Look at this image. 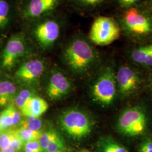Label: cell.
<instances>
[{
	"instance_id": "1",
	"label": "cell",
	"mask_w": 152,
	"mask_h": 152,
	"mask_svg": "<svg viewBox=\"0 0 152 152\" xmlns=\"http://www.w3.org/2000/svg\"><path fill=\"white\" fill-rule=\"evenodd\" d=\"M152 124V117L148 109L142 104L127 107L118 116L115 127L122 136L135 138L144 136Z\"/></svg>"
},
{
	"instance_id": "2",
	"label": "cell",
	"mask_w": 152,
	"mask_h": 152,
	"mask_svg": "<svg viewBox=\"0 0 152 152\" xmlns=\"http://www.w3.org/2000/svg\"><path fill=\"white\" fill-rule=\"evenodd\" d=\"M121 26L127 36L135 40L152 37V12L145 9L131 7L124 12Z\"/></svg>"
},
{
	"instance_id": "3",
	"label": "cell",
	"mask_w": 152,
	"mask_h": 152,
	"mask_svg": "<svg viewBox=\"0 0 152 152\" xmlns=\"http://www.w3.org/2000/svg\"><path fill=\"white\" fill-rule=\"evenodd\" d=\"M65 63L74 72L83 74L88 71L96 60V53L88 42L83 38L73 40L64 53Z\"/></svg>"
},
{
	"instance_id": "4",
	"label": "cell",
	"mask_w": 152,
	"mask_h": 152,
	"mask_svg": "<svg viewBox=\"0 0 152 152\" xmlns=\"http://www.w3.org/2000/svg\"><path fill=\"white\" fill-rule=\"evenodd\" d=\"M94 100L104 107L114 103L118 96L116 73L111 66L106 67L98 76L91 88Z\"/></svg>"
},
{
	"instance_id": "5",
	"label": "cell",
	"mask_w": 152,
	"mask_h": 152,
	"mask_svg": "<svg viewBox=\"0 0 152 152\" xmlns=\"http://www.w3.org/2000/svg\"><path fill=\"white\" fill-rule=\"evenodd\" d=\"M60 124L63 130L73 138L80 140L90 135L92 129V121L85 112L73 109L60 116Z\"/></svg>"
},
{
	"instance_id": "6",
	"label": "cell",
	"mask_w": 152,
	"mask_h": 152,
	"mask_svg": "<svg viewBox=\"0 0 152 152\" xmlns=\"http://www.w3.org/2000/svg\"><path fill=\"white\" fill-rule=\"evenodd\" d=\"M118 96L121 100L134 97L140 91L143 79L140 73L134 68L123 65L116 73Z\"/></svg>"
},
{
	"instance_id": "7",
	"label": "cell",
	"mask_w": 152,
	"mask_h": 152,
	"mask_svg": "<svg viewBox=\"0 0 152 152\" xmlns=\"http://www.w3.org/2000/svg\"><path fill=\"white\" fill-rule=\"evenodd\" d=\"M120 32L119 25L113 19L107 16H99L92 23L89 38L94 44L106 46L119 38Z\"/></svg>"
},
{
	"instance_id": "8",
	"label": "cell",
	"mask_w": 152,
	"mask_h": 152,
	"mask_svg": "<svg viewBox=\"0 0 152 152\" xmlns=\"http://www.w3.org/2000/svg\"><path fill=\"white\" fill-rule=\"evenodd\" d=\"M27 46L20 36L11 37L7 42L2 56V65L6 69H10L20 58L24 55Z\"/></svg>"
},
{
	"instance_id": "9",
	"label": "cell",
	"mask_w": 152,
	"mask_h": 152,
	"mask_svg": "<svg viewBox=\"0 0 152 152\" xmlns=\"http://www.w3.org/2000/svg\"><path fill=\"white\" fill-rule=\"evenodd\" d=\"M59 34V25L53 20H48L39 24L34 29L36 38L44 47L51 46L58 38Z\"/></svg>"
},
{
	"instance_id": "10",
	"label": "cell",
	"mask_w": 152,
	"mask_h": 152,
	"mask_svg": "<svg viewBox=\"0 0 152 152\" xmlns=\"http://www.w3.org/2000/svg\"><path fill=\"white\" fill-rule=\"evenodd\" d=\"M44 70V63L41 60L34 59L23 63L16 71L15 75L20 81L30 83L38 80Z\"/></svg>"
},
{
	"instance_id": "11",
	"label": "cell",
	"mask_w": 152,
	"mask_h": 152,
	"mask_svg": "<svg viewBox=\"0 0 152 152\" xmlns=\"http://www.w3.org/2000/svg\"><path fill=\"white\" fill-rule=\"evenodd\" d=\"M71 82L68 78L59 72H56L51 76L46 92L49 98L56 100L67 95L71 90Z\"/></svg>"
},
{
	"instance_id": "12",
	"label": "cell",
	"mask_w": 152,
	"mask_h": 152,
	"mask_svg": "<svg viewBox=\"0 0 152 152\" xmlns=\"http://www.w3.org/2000/svg\"><path fill=\"white\" fill-rule=\"evenodd\" d=\"M59 2V0H31L27 7L26 14L33 18L42 16L53 10Z\"/></svg>"
},
{
	"instance_id": "13",
	"label": "cell",
	"mask_w": 152,
	"mask_h": 152,
	"mask_svg": "<svg viewBox=\"0 0 152 152\" xmlns=\"http://www.w3.org/2000/svg\"><path fill=\"white\" fill-rule=\"evenodd\" d=\"M48 108V103L44 99L34 96L26 102L20 112L25 117L32 115L39 117L47 111Z\"/></svg>"
},
{
	"instance_id": "14",
	"label": "cell",
	"mask_w": 152,
	"mask_h": 152,
	"mask_svg": "<svg viewBox=\"0 0 152 152\" xmlns=\"http://www.w3.org/2000/svg\"><path fill=\"white\" fill-rule=\"evenodd\" d=\"M21 113L14 105H10L0 114V132L20 124Z\"/></svg>"
},
{
	"instance_id": "15",
	"label": "cell",
	"mask_w": 152,
	"mask_h": 152,
	"mask_svg": "<svg viewBox=\"0 0 152 152\" xmlns=\"http://www.w3.org/2000/svg\"><path fill=\"white\" fill-rule=\"evenodd\" d=\"M131 60L139 65L152 67V44L133 49L130 53Z\"/></svg>"
},
{
	"instance_id": "16",
	"label": "cell",
	"mask_w": 152,
	"mask_h": 152,
	"mask_svg": "<svg viewBox=\"0 0 152 152\" xmlns=\"http://www.w3.org/2000/svg\"><path fill=\"white\" fill-rule=\"evenodd\" d=\"M98 152H129L110 136H104L98 141Z\"/></svg>"
},
{
	"instance_id": "17",
	"label": "cell",
	"mask_w": 152,
	"mask_h": 152,
	"mask_svg": "<svg viewBox=\"0 0 152 152\" xmlns=\"http://www.w3.org/2000/svg\"><path fill=\"white\" fill-rule=\"evenodd\" d=\"M15 86L10 81L0 82V105L5 106L15 96Z\"/></svg>"
},
{
	"instance_id": "18",
	"label": "cell",
	"mask_w": 152,
	"mask_h": 152,
	"mask_svg": "<svg viewBox=\"0 0 152 152\" xmlns=\"http://www.w3.org/2000/svg\"><path fill=\"white\" fill-rule=\"evenodd\" d=\"M20 127L29 129L31 130L41 131L42 127L43 122L39 117H36L32 115L25 117L23 120H21Z\"/></svg>"
},
{
	"instance_id": "19",
	"label": "cell",
	"mask_w": 152,
	"mask_h": 152,
	"mask_svg": "<svg viewBox=\"0 0 152 152\" xmlns=\"http://www.w3.org/2000/svg\"><path fill=\"white\" fill-rule=\"evenodd\" d=\"M16 131L24 143L29 141L38 140L42 133L41 131L31 130L23 127H19L16 129Z\"/></svg>"
},
{
	"instance_id": "20",
	"label": "cell",
	"mask_w": 152,
	"mask_h": 152,
	"mask_svg": "<svg viewBox=\"0 0 152 152\" xmlns=\"http://www.w3.org/2000/svg\"><path fill=\"white\" fill-rule=\"evenodd\" d=\"M15 129H9L0 132V151L10 148Z\"/></svg>"
},
{
	"instance_id": "21",
	"label": "cell",
	"mask_w": 152,
	"mask_h": 152,
	"mask_svg": "<svg viewBox=\"0 0 152 152\" xmlns=\"http://www.w3.org/2000/svg\"><path fill=\"white\" fill-rule=\"evenodd\" d=\"M59 134L56 131L53 130L47 131L42 133L38 141L40 144L42 152H46L49 144Z\"/></svg>"
},
{
	"instance_id": "22",
	"label": "cell",
	"mask_w": 152,
	"mask_h": 152,
	"mask_svg": "<svg viewBox=\"0 0 152 152\" xmlns=\"http://www.w3.org/2000/svg\"><path fill=\"white\" fill-rule=\"evenodd\" d=\"M10 6L5 0H0V28L5 26L9 20Z\"/></svg>"
},
{
	"instance_id": "23",
	"label": "cell",
	"mask_w": 152,
	"mask_h": 152,
	"mask_svg": "<svg viewBox=\"0 0 152 152\" xmlns=\"http://www.w3.org/2000/svg\"><path fill=\"white\" fill-rule=\"evenodd\" d=\"M62 149H64V142L61 137L58 135L49 144L46 152H54Z\"/></svg>"
},
{
	"instance_id": "24",
	"label": "cell",
	"mask_w": 152,
	"mask_h": 152,
	"mask_svg": "<svg viewBox=\"0 0 152 152\" xmlns=\"http://www.w3.org/2000/svg\"><path fill=\"white\" fill-rule=\"evenodd\" d=\"M23 152H42L38 140L26 142L23 149Z\"/></svg>"
},
{
	"instance_id": "25",
	"label": "cell",
	"mask_w": 152,
	"mask_h": 152,
	"mask_svg": "<svg viewBox=\"0 0 152 152\" xmlns=\"http://www.w3.org/2000/svg\"><path fill=\"white\" fill-rule=\"evenodd\" d=\"M24 144L25 143L23 142L22 139L18 134L16 129H15L14 135L13 136V138L11 141L10 148L14 149L16 152H20L23 151Z\"/></svg>"
},
{
	"instance_id": "26",
	"label": "cell",
	"mask_w": 152,
	"mask_h": 152,
	"mask_svg": "<svg viewBox=\"0 0 152 152\" xmlns=\"http://www.w3.org/2000/svg\"><path fill=\"white\" fill-rule=\"evenodd\" d=\"M138 152H152V138L145 137L139 145Z\"/></svg>"
},
{
	"instance_id": "27",
	"label": "cell",
	"mask_w": 152,
	"mask_h": 152,
	"mask_svg": "<svg viewBox=\"0 0 152 152\" xmlns=\"http://www.w3.org/2000/svg\"><path fill=\"white\" fill-rule=\"evenodd\" d=\"M18 95L26 101H27L28 99L32 98L33 96H34L31 91H30L29 90H27V89L23 90L22 91L19 93Z\"/></svg>"
},
{
	"instance_id": "28",
	"label": "cell",
	"mask_w": 152,
	"mask_h": 152,
	"mask_svg": "<svg viewBox=\"0 0 152 152\" xmlns=\"http://www.w3.org/2000/svg\"><path fill=\"white\" fill-rule=\"evenodd\" d=\"M82 4L88 6H94L102 3L103 0H78Z\"/></svg>"
},
{
	"instance_id": "29",
	"label": "cell",
	"mask_w": 152,
	"mask_h": 152,
	"mask_svg": "<svg viewBox=\"0 0 152 152\" xmlns=\"http://www.w3.org/2000/svg\"><path fill=\"white\" fill-rule=\"evenodd\" d=\"M120 4L122 5L127 7H131L133 6L136 5L139 0H118Z\"/></svg>"
},
{
	"instance_id": "30",
	"label": "cell",
	"mask_w": 152,
	"mask_h": 152,
	"mask_svg": "<svg viewBox=\"0 0 152 152\" xmlns=\"http://www.w3.org/2000/svg\"><path fill=\"white\" fill-rule=\"evenodd\" d=\"M0 152H16L14 149H13L12 148H9L8 149H6L4 150H2V151H0Z\"/></svg>"
},
{
	"instance_id": "31",
	"label": "cell",
	"mask_w": 152,
	"mask_h": 152,
	"mask_svg": "<svg viewBox=\"0 0 152 152\" xmlns=\"http://www.w3.org/2000/svg\"><path fill=\"white\" fill-rule=\"evenodd\" d=\"M150 87H151V90L152 91V73L151 76V78H150Z\"/></svg>"
},
{
	"instance_id": "32",
	"label": "cell",
	"mask_w": 152,
	"mask_h": 152,
	"mask_svg": "<svg viewBox=\"0 0 152 152\" xmlns=\"http://www.w3.org/2000/svg\"><path fill=\"white\" fill-rule=\"evenodd\" d=\"M54 152H66V151H65V148L64 149H60V150H58V151H56Z\"/></svg>"
},
{
	"instance_id": "33",
	"label": "cell",
	"mask_w": 152,
	"mask_h": 152,
	"mask_svg": "<svg viewBox=\"0 0 152 152\" xmlns=\"http://www.w3.org/2000/svg\"><path fill=\"white\" fill-rule=\"evenodd\" d=\"M88 152V151H82V152Z\"/></svg>"
}]
</instances>
